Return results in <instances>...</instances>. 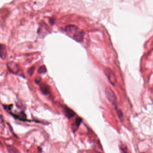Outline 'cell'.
<instances>
[{
  "label": "cell",
  "instance_id": "11",
  "mask_svg": "<svg viewBox=\"0 0 153 153\" xmlns=\"http://www.w3.org/2000/svg\"><path fill=\"white\" fill-rule=\"evenodd\" d=\"M47 72V69L46 66H42L40 67L38 70V73L39 74H45Z\"/></svg>",
  "mask_w": 153,
  "mask_h": 153
},
{
  "label": "cell",
  "instance_id": "5",
  "mask_svg": "<svg viewBox=\"0 0 153 153\" xmlns=\"http://www.w3.org/2000/svg\"><path fill=\"white\" fill-rule=\"evenodd\" d=\"M84 37V33L83 32H76L74 35V39L77 42H82Z\"/></svg>",
  "mask_w": 153,
  "mask_h": 153
},
{
  "label": "cell",
  "instance_id": "10",
  "mask_svg": "<svg viewBox=\"0 0 153 153\" xmlns=\"http://www.w3.org/2000/svg\"><path fill=\"white\" fill-rule=\"evenodd\" d=\"M116 112H117V114L118 115V117L120 119V121L121 122H122L124 120V116H123L122 112L120 109H119L118 108H116Z\"/></svg>",
  "mask_w": 153,
  "mask_h": 153
},
{
  "label": "cell",
  "instance_id": "12",
  "mask_svg": "<svg viewBox=\"0 0 153 153\" xmlns=\"http://www.w3.org/2000/svg\"><path fill=\"white\" fill-rule=\"evenodd\" d=\"M82 119L80 117L76 118L75 122V125L76 128H78L79 126L81 125V123L82 122Z\"/></svg>",
  "mask_w": 153,
  "mask_h": 153
},
{
  "label": "cell",
  "instance_id": "1",
  "mask_svg": "<svg viewBox=\"0 0 153 153\" xmlns=\"http://www.w3.org/2000/svg\"><path fill=\"white\" fill-rule=\"evenodd\" d=\"M105 92L107 100L114 106L116 107L117 104V101L116 96L114 91L110 88L107 87L105 89Z\"/></svg>",
  "mask_w": 153,
  "mask_h": 153
},
{
  "label": "cell",
  "instance_id": "17",
  "mask_svg": "<svg viewBox=\"0 0 153 153\" xmlns=\"http://www.w3.org/2000/svg\"></svg>",
  "mask_w": 153,
  "mask_h": 153
},
{
  "label": "cell",
  "instance_id": "13",
  "mask_svg": "<svg viewBox=\"0 0 153 153\" xmlns=\"http://www.w3.org/2000/svg\"><path fill=\"white\" fill-rule=\"evenodd\" d=\"M35 69V67H34V66H32V67H31V68H29L28 69V70L27 71V74H28V75L29 76H31L33 75Z\"/></svg>",
  "mask_w": 153,
  "mask_h": 153
},
{
  "label": "cell",
  "instance_id": "9",
  "mask_svg": "<svg viewBox=\"0 0 153 153\" xmlns=\"http://www.w3.org/2000/svg\"><path fill=\"white\" fill-rule=\"evenodd\" d=\"M7 148L9 153H20L17 149L12 146H8Z\"/></svg>",
  "mask_w": 153,
  "mask_h": 153
},
{
  "label": "cell",
  "instance_id": "16",
  "mask_svg": "<svg viewBox=\"0 0 153 153\" xmlns=\"http://www.w3.org/2000/svg\"><path fill=\"white\" fill-rule=\"evenodd\" d=\"M4 108L5 109L9 110H10L11 109V108L13 107V106L12 105H9V106H4Z\"/></svg>",
  "mask_w": 153,
  "mask_h": 153
},
{
  "label": "cell",
  "instance_id": "4",
  "mask_svg": "<svg viewBox=\"0 0 153 153\" xmlns=\"http://www.w3.org/2000/svg\"><path fill=\"white\" fill-rule=\"evenodd\" d=\"M64 112H65L66 116L69 119L72 118L75 115V112L66 106L64 107Z\"/></svg>",
  "mask_w": 153,
  "mask_h": 153
},
{
  "label": "cell",
  "instance_id": "15",
  "mask_svg": "<svg viewBox=\"0 0 153 153\" xmlns=\"http://www.w3.org/2000/svg\"><path fill=\"white\" fill-rule=\"evenodd\" d=\"M41 80V78L40 77H39V76L36 77L35 79V82L37 84H39Z\"/></svg>",
  "mask_w": 153,
  "mask_h": 153
},
{
  "label": "cell",
  "instance_id": "8",
  "mask_svg": "<svg viewBox=\"0 0 153 153\" xmlns=\"http://www.w3.org/2000/svg\"><path fill=\"white\" fill-rule=\"evenodd\" d=\"M77 30V28L75 25H69L66 26L65 28V31L68 33H73L76 31Z\"/></svg>",
  "mask_w": 153,
  "mask_h": 153
},
{
  "label": "cell",
  "instance_id": "14",
  "mask_svg": "<svg viewBox=\"0 0 153 153\" xmlns=\"http://www.w3.org/2000/svg\"><path fill=\"white\" fill-rule=\"evenodd\" d=\"M120 150L122 152V153H129L128 152L126 147H125L124 146H122L120 147Z\"/></svg>",
  "mask_w": 153,
  "mask_h": 153
},
{
  "label": "cell",
  "instance_id": "3",
  "mask_svg": "<svg viewBox=\"0 0 153 153\" xmlns=\"http://www.w3.org/2000/svg\"><path fill=\"white\" fill-rule=\"evenodd\" d=\"M104 74L112 85H115L116 79L113 72L109 68H107L104 70Z\"/></svg>",
  "mask_w": 153,
  "mask_h": 153
},
{
  "label": "cell",
  "instance_id": "2",
  "mask_svg": "<svg viewBox=\"0 0 153 153\" xmlns=\"http://www.w3.org/2000/svg\"><path fill=\"white\" fill-rule=\"evenodd\" d=\"M7 67L9 69V71L13 74L18 75L21 76H23L22 71L20 70L18 66L15 63L13 62H9L7 64Z\"/></svg>",
  "mask_w": 153,
  "mask_h": 153
},
{
  "label": "cell",
  "instance_id": "7",
  "mask_svg": "<svg viewBox=\"0 0 153 153\" xmlns=\"http://www.w3.org/2000/svg\"><path fill=\"white\" fill-rule=\"evenodd\" d=\"M40 90L41 91L42 93L43 94L45 95H47L49 94V93H50V87L48 85L46 84H42L41 85H40Z\"/></svg>",
  "mask_w": 153,
  "mask_h": 153
},
{
  "label": "cell",
  "instance_id": "6",
  "mask_svg": "<svg viewBox=\"0 0 153 153\" xmlns=\"http://www.w3.org/2000/svg\"><path fill=\"white\" fill-rule=\"evenodd\" d=\"M7 55L5 46L4 44H0V57L2 59L6 58Z\"/></svg>",
  "mask_w": 153,
  "mask_h": 153
}]
</instances>
